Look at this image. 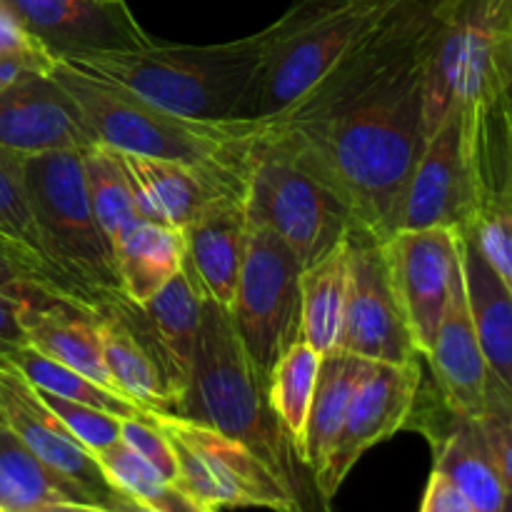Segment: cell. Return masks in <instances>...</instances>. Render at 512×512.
I'll use <instances>...</instances> for the list:
<instances>
[{
  "label": "cell",
  "mask_w": 512,
  "mask_h": 512,
  "mask_svg": "<svg viewBox=\"0 0 512 512\" xmlns=\"http://www.w3.org/2000/svg\"><path fill=\"white\" fill-rule=\"evenodd\" d=\"M510 78V0H443L423 63L428 138L453 110L495 108Z\"/></svg>",
  "instance_id": "obj_5"
},
{
  "label": "cell",
  "mask_w": 512,
  "mask_h": 512,
  "mask_svg": "<svg viewBox=\"0 0 512 512\" xmlns=\"http://www.w3.org/2000/svg\"><path fill=\"white\" fill-rule=\"evenodd\" d=\"M18 23L58 60L140 50L155 43L125 0H3Z\"/></svg>",
  "instance_id": "obj_15"
},
{
  "label": "cell",
  "mask_w": 512,
  "mask_h": 512,
  "mask_svg": "<svg viewBox=\"0 0 512 512\" xmlns=\"http://www.w3.org/2000/svg\"><path fill=\"white\" fill-rule=\"evenodd\" d=\"M25 188L40 253L60 285L88 308L120 295L113 250L85 190L80 150L28 155Z\"/></svg>",
  "instance_id": "obj_6"
},
{
  "label": "cell",
  "mask_w": 512,
  "mask_h": 512,
  "mask_svg": "<svg viewBox=\"0 0 512 512\" xmlns=\"http://www.w3.org/2000/svg\"><path fill=\"white\" fill-rule=\"evenodd\" d=\"M265 130L345 200L355 233L388 240L398 230L410 178L428 143L423 65L338 118Z\"/></svg>",
  "instance_id": "obj_1"
},
{
  "label": "cell",
  "mask_w": 512,
  "mask_h": 512,
  "mask_svg": "<svg viewBox=\"0 0 512 512\" xmlns=\"http://www.w3.org/2000/svg\"><path fill=\"white\" fill-rule=\"evenodd\" d=\"M420 512H475L473 505L465 500V495L445 478L443 473L433 470L428 478Z\"/></svg>",
  "instance_id": "obj_41"
},
{
  "label": "cell",
  "mask_w": 512,
  "mask_h": 512,
  "mask_svg": "<svg viewBox=\"0 0 512 512\" xmlns=\"http://www.w3.org/2000/svg\"><path fill=\"white\" fill-rule=\"evenodd\" d=\"M0 512H3V510H0Z\"/></svg>",
  "instance_id": "obj_50"
},
{
  "label": "cell",
  "mask_w": 512,
  "mask_h": 512,
  "mask_svg": "<svg viewBox=\"0 0 512 512\" xmlns=\"http://www.w3.org/2000/svg\"><path fill=\"white\" fill-rule=\"evenodd\" d=\"M503 512H512V493H508V498H505V505H503Z\"/></svg>",
  "instance_id": "obj_48"
},
{
  "label": "cell",
  "mask_w": 512,
  "mask_h": 512,
  "mask_svg": "<svg viewBox=\"0 0 512 512\" xmlns=\"http://www.w3.org/2000/svg\"><path fill=\"white\" fill-rule=\"evenodd\" d=\"M8 365H13V368L18 370L35 390H40V393H50L65 400H75V403L93 405V408L113 413L118 415V418H133V415L148 413V410H140L138 405L130 403L128 398H123V395L103 388V385L85 378L78 370L68 368V365L38 353V350L30 348V345H23V348L15 350L8 358Z\"/></svg>",
  "instance_id": "obj_32"
},
{
  "label": "cell",
  "mask_w": 512,
  "mask_h": 512,
  "mask_svg": "<svg viewBox=\"0 0 512 512\" xmlns=\"http://www.w3.org/2000/svg\"><path fill=\"white\" fill-rule=\"evenodd\" d=\"M0 233L8 235L10 240L23 245L28 253H33L35 258L45 263L33 215H30L28 188H25V155L3 148V145H0Z\"/></svg>",
  "instance_id": "obj_33"
},
{
  "label": "cell",
  "mask_w": 512,
  "mask_h": 512,
  "mask_svg": "<svg viewBox=\"0 0 512 512\" xmlns=\"http://www.w3.org/2000/svg\"><path fill=\"white\" fill-rule=\"evenodd\" d=\"M370 363L373 360L358 358V355L343 353V350L323 355L303 443V458L315 475L325 465L335 440H338L350 400H353L360 380L368 373Z\"/></svg>",
  "instance_id": "obj_29"
},
{
  "label": "cell",
  "mask_w": 512,
  "mask_h": 512,
  "mask_svg": "<svg viewBox=\"0 0 512 512\" xmlns=\"http://www.w3.org/2000/svg\"><path fill=\"white\" fill-rule=\"evenodd\" d=\"M423 370L420 360L410 363H370L345 413L343 428L328 460L315 475L320 495L328 503L343 488L350 470L375 445L408 428L420 400Z\"/></svg>",
  "instance_id": "obj_12"
},
{
  "label": "cell",
  "mask_w": 512,
  "mask_h": 512,
  "mask_svg": "<svg viewBox=\"0 0 512 512\" xmlns=\"http://www.w3.org/2000/svg\"><path fill=\"white\" fill-rule=\"evenodd\" d=\"M38 395L40 400L53 410L55 418L70 430V435H73L83 448H88L93 455L120 440V425H123V418H118V415L105 413V410L93 408V405L58 398V395L40 393V390Z\"/></svg>",
  "instance_id": "obj_35"
},
{
  "label": "cell",
  "mask_w": 512,
  "mask_h": 512,
  "mask_svg": "<svg viewBox=\"0 0 512 512\" xmlns=\"http://www.w3.org/2000/svg\"><path fill=\"white\" fill-rule=\"evenodd\" d=\"M338 350L373 363L423 358L395 293L383 240L373 235H350V290Z\"/></svg>",
  "instance_id": "obj_13"
},
{
  "label": "cell",
  "mask_w": 512,
  "mask_h": 512,
  "mask_svg": "<svg viewBox=\"0 0 512 512\" xmlns=\"http://www.w3.org/2000/svg\"><path fill=\"white\" fill-rule=\"evenodd\" d=\"M25 73H48V70L23 58H0V88H5V85L13 83L15 78Z\"/></svg>",
  "instance_id": "obj_43"
},
{
  "label": "cell",
  "mask_w": 512,
  "mask_h": 512,
  "mask_svg": "<svg viewBox=\"0 0 512 512\" xmlns=\"http://www.w3.org/2000/svg\"><path fill=\"white\" fill-rule=\"evenodd\" d=\"M153 508L158 512H215V510L205 508V505L195 503V500L188 498L185 493H180L175 485H170L168 493H165L163 498L153 505Z\"/></svg>",
  "instance_id": "obj_42"
},
{
  "label": "cell",
  "mask_w": 512,
  "mask_h": 512,
  "mask_svg": "<svg viewBox=\"0 0 512 512\" xmlns=\"http://www.w3.org/2000/svg\"><path fill=\"white\" fill-rule=\"evenodd\" d=\"M350 290V238L305 265L300 275L303 298V328L300 335L318 353L328 355L338 350L343 335L345 308Z\"/></svg>",
  "instance_id": "obj_28"
},
{
  "label": "cell",
  "mask_w": 512,
  "mask_h": 512,
  "mask_svg": "<svg viewBox=\"0 0 512 512\" xmlns=\"http://www.w3.org/2000/svg\"><path fill=\"white\" fill-rule=\"evenodd\" d=\"M203 293L183 265L178 275L145 305H133L140 330L165 370L175 405L190 383L203 325Z\"/></svg>",
  "instance_id": "obj_23"
},
{
  "label": "cell",
  "mask_w": 512,
  "mask_h": 512,
  "mask_svg": "<svg viewBox=\"0 0 512 512\" xmlns=\"http://www.w3.org/2000/svg\"><path fill=\"white\" fill-rule=\"evenodd\" d=\"M95 460H98L110 488L130 495V498L140 500V503L155 505L168 493V480L148 460L140 458L130 445H125L123 440L95 453Z\"/></svg>",
  "instance_id": "obj_34"
},
{
  "label": "cell",
  "mask_w": 512,
  "mask_h": 512,
  "mask_svg": "<svg viewBox=\"0 0 512 512\" xmlns=\"http://www.w3.org/2000/svg\"><path fill=\"white\" fill-rule=\"evenodd\" d=\"M0 420L60 475L88 490L98 508L108 503L113 488L98 460L70 435V430L40 400L38 390L13 368L0 365Z\"/></svg>",
  "instance_id": "obj_17"
},
{
  "label": "cell",
  "mask_w": 512,
  "mask_h": 512,
  "mask_svg": "<svg viewBox=\"0 0 512 512\" xmlns=\"http://www.w3.org/2000/svg\"><path fill=\"white\" fill-rule=\"evenodd\" d=\"M93 313L113 388L140 410L173 413L175 395L158 355L140 330L133 303H128L123 295H113L105 303L95 305Z\"/></svg>",
  "instance_id": "obj_20"
},
{
  "label": "cell",
  "mask_w": 512,
  "mask_h": 512,
  "mask_svg": "<svg viewBox=\"0 0 512 512\" xmlns=\"http://www.w3.org/2000/svg\"><path fill=\"white\" fill-rule=\"evenodd\" d=\"M80 160H83L85 190H88L95 220L113 250L115 238L138 220L133 185L125 173L120 153L108 145L90 143L88 148L80 150Z\"/></svg>",
  "instance_id": "obj_30"
},
{
  "label": "cell",
  "mask_w": 512,
  "mask_h": 512,
  "mask_svg": "<svg viewBox=\"0 0 512 512\" xmlns=\"http://www.w3.org/2000/svg\"><path fill=\"white\" fill-rule=\"evenodd\" d=\"M103 508L108 512H158L153 505L140 503V500L130 498V495L118 493V490H113V493H110L108 503H105Z\"/></svg>",
  "instance_id": "obj_45"
},
{
  "label": "cell",
  "mask_w": 512,
  "mask_h": 512,
  "mask_svg": "<svg viewBox=\"0 0 512 512\" xmlns=\"http://www.w3.org/2000/svg\"><path fill=\"white\" fill-rule=\"evenodd\" d=\"M440 408L443 415L413 413L408 423V428H418L430 440L433 470L443 473L475 512H503L508 488L478 420L458 415L445 403Z\"/></svg>",
  "instance_id": "obj_19"
},
{
  "label": "cell",
  "mask_w": 512,
  "mask_h": 512,
  "mask_svg": "<svg viewBox=\"0 0 512 512\" xmlns=\"http://www.w3.org/2000/svg\"><path fill=\"white\" fill-rule=\"evenodd\" d=\"M0 248H3V250H8V253H13V255H18L20 260H25V263H30V265H33L35 270H40V273H43V275H48V278L53 280V283H58V285H60V280L55 278L53 273H50V270H48V265H45L43 260H40V258H35L33 253H28V250H25L23 245H18V243H15V240H10L8 235H5V233H0ZM60 288H63V285H60ZM63 290H65V288H63ZM65 293H68V290H65ZM68 295H70V293H68Z\"/></svg>",
  "instance_id": "obj_44"
},
{
  "label": "cell",
  "mask_w": 512,
  "mask_h": 512,
  "mask_svg": "<svg viewBox=\"0 0 512 512\" xmlns=\"http://www.w3.org/2000/svg\"><path fill=\"white\" fill-rule=\"evenodd\" d=\"M25 330L30 348L118 393L105 368L93 308L70 298L33 303L25 313Z\"/></svg>",
  "instance_id": "obj_25"
},
{
  "label": "cell",
  "mask_w": 512,
  "mask_h": 512,
  "mask_svg": "<svg viewBox=\"0 0 512 512\" xmlns=\"http://www.w3.org/2000/svg\"><path fill=\"white\" fill-rule=\"evenodd\" d=\"M475 420L483 430L505 488L512 493V388L500 383L495 375L490 380L488 403Z\"/></svg>",
  "instance_id": "obj_36"
},
{
  "label": "cell",
  "mask_w": 512,
  "mask_h": 512,
  "mask_svg": "<svg viewBox=\"0 0 512 512\" xmlns=\"http://www.w3.org/2000/svg\"><path fill=\"white\" fill-rule=\"evenodd\" d=\"M383 248L415 348L425 358L460 275L458 230H398Z\"/></svg>",
  "instance_id": "obj_14"
},
{
  "label": "cell",
  "mask_w": 512,
  "mask_h": 512,
  "mask_svg": "<svg viewBox=\"0 0 512 512\" xmlns=\"http://www.w3.org/2000/svg\"><path fill=\"white\" fill-rule=\"evenodd\" d=\"M500 108H503V113L508 115V120L512 123V78H510L508 88H505L503 98H500Z\"/></svg>",
  "instance_id": "obj_47"
},
{
  "label": "cell",
  "mask_w": 512,
  "mask_h": 512,
  "mask_svg": "<svg viewBox=\"0 0 512 512\" xmlns=\"http://www.w3.org/2000/svg\"><path fill=\"white\" fill-rule=\"evenodd\" d=\"M120 440L125 445L135 450L143 460H148L170 485L175 483V475H178V465H175L173 448H170L168 438L163 435V430L158 428V423L153 420L150 413L133 415V418H123L120 425Z\"/></svg>",
  "instance_id": "obj_37"
},
{
  "label": "cell",
  "mask_w": 512,
  "mask_h": 512,
  "mask_svg": "<svg viewBox=\"0 0 512 512\" xmlns=\"http://www.w3.org/2000/svg\"><path fill=\"white\" fill-rule=\"evenodd\" d=\"M0 58H23L45 70L53 68L55 63L53 55L45 53L43 45L18 23L3 0H0Z\"/></svg>",
  "instance_id": "obj_39"
},
{
  "label": "cell",
  "mask_w": 512,
  "mask_h": 512,
  "mask_svg": "<svg viewBox=\"0 0 512 512\" xmlns=\"http://www.w3.org/2000/svg\"><path fill=\"white\" fill-rule=\"evenodd\" d=\"M23 512H108L98 505H78V503H50V505H38V508H30Z\"/></svg>",
  "instance_id": "obj_46"
},
{
  "label": "cell",
  "mask_w": 512,
  "mask_h": 512,
  "mask_svg": "<svg viewBox=\"0 0 512 512\" xmlns=\"http://www.w3.org/2000/svg\"><path fill=\"white\" fill-rule=\"evenodd\" d=\"M50 78L70 95L93 143L118 153L180 160L218 170H248L263 133L258 120H193L158 108L133 90L55 58Z\"/></svg>",
  "instance_id": "obj_3"
},
{
  "label": "cell",
  "mask_w": 512,
  "mask_h": 512,
  "mask_svg": "<svg viewBox=\"0 0 512 512\" xmlns=\"http://www.w3.org/2000/svg\"><path fill=\"white\" fill-rule=\"evenodd\" d=\"M185 233V268L205 300L228 310L248 250L250 220L243 195L220 198Z\"/></svg>",
  "instance_id": "obj_22"
},
{
  "label": "cell",
  "mask_w": 512,
  "mask_h": 512,
  "mask_svg": "<svg viewBox=\"0 0 512 512\" xmlns=\"http://www.w3.org/2000/svg\"><path fill=\"white\" fill-rule=\"evenodd\" d=\"M133 185L138 218L188 228L215 200L243 195L248 170H218L180 160L120 153Z\"/></svg>",
  "instance_id": "obj_16"
},
{
  "label": "cell",
  "mask_w": 512,
  "mask_h": 512,
  "mask_svg": "<svg viewBox=\"0 0 512 512\" xmlns=\"http://www.w3.org/2000/svg\"><path fill=\"white\" fill-rule=\"evenodd\" d=\"M475 115L453 110L430 133L405 193L398 230H460L470 223L480 200Z\"/></svg>",
  "instance_id": "obj_11"
},
{
  "label": "cell",
  "mask_w": 512,
  "mask_h": 512,
  "mask_svg": "<svg viewBox=\"0 0 512 512\" xmlns=\"http://www.w3.org/2000/svg\"><path fill=\"white\" fill-rule=\"evenodd\" d=\"M93 143L70 95L50 73H25L0 88V145L20 155L83 150Z\"/></svg>",
  "instance_id": "obj_18"
},
{
  "label": "cell",
  "mask_w": 512,
  "mask_h": 512,
  "mask_svg": "<svg viewBox=\"0 0 512 512\" xmlns=\"http://www.w3.org/2000/svg\"><path fill=\"white\" fill-rule=\"evenodd\" d=\"M173 448L175 488L210 510L298 512L285 485L243 443L178 413H150Z\"/></svg>",
  "instance_id": "obj_9"
},
{
  "label": "cell",
  "mask_w": 512,
  "mask_h": 512,
  "mask_svg": "<svg viewBox=\"0 0 512 512\" xmlns=\"http://www.w3.org/2000/svg\"><path fill=\"white\" fill-rule=\"evenodd\" d=\"M428 363L435 375V388L440 400L465 418H478L488 403V388L493 373L485 363L483 348L475 335L473 318L465 298L463 270L450 293L448 308L438 325L433 345L428 350Z\"/></svg>",
  "instance_id": "obj_21"
},
{
  "label": "cell",
  "mask_w": 512,
  "mask_h": 512,
  "mask_svg": "<svg viewBox=\"0 0 512 512\" xmlns=\"http://www.w3.org/2000/svg\"><path fill=\"white\" fill-rule=\"evenodd\" d=\"M245 208L250 225L273 230L298 255L303 268L355 233L345 200L278 143L265 125L250 158Z\"/></svg>",
  "instance_id": "obj_8"
},
{
  "label": "cell",
  "mask_w": 512,
  "mask_h": 512,
  "mask_svg": "<svg viewBox=\"0 0 512 512\" xmlns=\"http://www.w3.org/2000/svg\"><path fill=\"white\" fill-rule=\"evenodd\" d=\"M33 303L35 300H25L20 298V295L0 290V365L8 363V358L15 350L28 345L25 313H28V308ZM45 303H48V300H45Z\"/></svg>",
  "instance_id": "obj_40"
},
{
  "label": "cell",
  "mask_w": 512,
  "mask_h": 512,
  "mask_svg": "<svg viewBox=\"0 0 512 512\" xmlns=\"http://www.w3.org/2000/svg\"><path fill=\"white\" fill-rule=\"evenodd\" d=\"M0 290L5 293L20 295L25 300H35V303H45L50 298H70L73 295L65 293L58 283L43 275L40 270H35L33 265L20 260L18 255L8 253V250L0 248Z\"/></svg>",
  "instance_id": "obj_38"
},
{
  "label": "cell",
  "mask_w": 512,
  "mask_h": 512,
  "mask_svg": "<svg viewBox=\"0 0 512 512\" xmlns=\"http://www.w3.org/2000/svg\"><path fill=\"white\" fill-rule=\"evenodd\" d=\"M460 270L475 335L490 373L512 388V290L490 268L468 230H458Z\"/></svg>",
  "instance_id": "obj_24"
},
{
  "label": "cell",
  "mask_w": 512,
  "mask_h": 512,
  "mask_svg": "<svg viewBox=\"0 0 512 512\" xmlns=\"http://www.w3.org/2000/svg\"><path fill=\"white\" fill-rule=\"evenodd\" d=\"M50 503L95 505L88 490L45 465L0 420V510L23 512Z\"/></svg>",
  "instance_id": "obj_27"
},
{
  "label": "cell",
  "mask_w": 512,
  "mask_h": 512,
  "mask_svg": "<svg viewBox=\"0 0 512 512\" xmlns=\"http://www.w3.org/2000/svg\"><path fill=\"white\" fill-rule=\"evenodd\" d=\"M510 8H512V0H510Z\"/></svg>",
  "instance_id": "obj_49"
},
{
  "label": "cell",
  "mask_w": 512,
  "mask_h": 512,
  "mask_svg": "<svg viewBox=\"0 0 512 512\" xmlns=\"http://www.w3.org/2000/svg\"><path fill=\"white\" fill-rule=\"evenodd\" d=\"M303 263L263 225H250L248 250L230 303V323L255 373L268 383L280 355L303 335Z\"/></svg>",
  "instance_id": "obj_10"
},
{
  "label": "cell",
  "mask_w": 512,
  "mask_h": 512,
  "mask_svg": "<svg viewBox=\"0 0 512 512\" xmlns=\"http://www.w3.org/2000/svg\"><path fill=\"white\" fill-rule=\"evenodd\" d=\"M173 413L243 443L285 485L298 512H333L320 495L315 473L275 415L268 383L255 373L230 323V313L213 300L203 303L193 373Z\"/></svg>",
  "instance_id": "obj_2"
},
{
  "label": "cell",
  "mask_w": 512,
  "mask_h": 512,
  "mask_svg": "<svg viewBox=\"0 0 512 512\" xmlns=\"http://www.w3.org/2000/svg\"><path fill=\"white\" fill-rule=\"evenodd\" d=\"M263 55V35L218 45L150 43L140 50L93 53L70 58L133 90L158 108L193 120H243Z\"/></svg>",
  "instance_id": "obj_4"
},
{
  "label": "cell",
  "mask_w": 512,
  "mask_h": 512,
  "mask_svg": "<svg viewBox=\"0 0 512 512\" xmlns=\"http://www.w3.org/2000/svg\"><path fill=\"white\" fill-rule=\"evenodd\" d=\"M320 365H323V353H318L313 345L300 338L298 343H293L280 355L268 378L270 405H273L275 415L290 433V438L295 440L300 455H303L305 428H308V415L310 405H313L315 385H318Z\"/></svg>",
  "instance_id": "obj_31"
},
{
  "label": "cell",
  "mask_w": 512,
  "mask_h": 512,
  "mask_svg": "<svg viewBox=\"0 0 512 512\" xmlns=\"http://www.w3.org/2000/svg\"><path fill=\"white\" fill-rule=\"evenodd\" d=\"M185 263V233L150 220H135L113 243L118 290L128 303L145 305Z\"/></svg>",
  "instance_id": "obj_26"
},
{
  "label": "cell",
  "mask_w": 512,
  "mask_h": 512,
  "mask_svg": "<svg viewBox=\"0 0 512 512\" xmlns=\"http://www.w3.org/2000/svg\"><path fill=\"white\" fill-rule=\"evenodd\" d=\"M393 0H293L260 30L263 55L243 120H270L303 98Z\"/></svg>",
  "instance_id": "obj_7"
}]
</instances>
